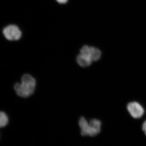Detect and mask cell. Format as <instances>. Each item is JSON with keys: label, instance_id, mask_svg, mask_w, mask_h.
Returning <instances> with one entry per match:
<instances>
[{"label": "cell", "instance_id": "cell-2", "mask_svg": "<svg viewBox=\"0 0 146 146\" xmlns=\"http://www.w3.org/2000/svg\"><path fill=\"white\" fill-rule=\"evenodd\" d=\"M3 34L5 38L9 41H17L21 39L22 32L16 25H9L3 30Z\"/></svg>", "mask_w": 146, "mask_h": 146}, {"label": "cell", "instance_id": "cell-8", "mask_svg": "<svg viewBox=\"0 0 146 146\" xmlns=\"http://www.w3.org/2000/svg\"><path fill=\"white\" fill-rule=\"evenodd\" d=\"M8 122L7 115L3 112H1L0 114V126L4 127L7 125Z\"/></svg>", "mask_w": 146, "mask_h": 146}, {"label": "cell", "instance_id": "cell-9", "mask_svg": "<svg viewBox=\"0 0 146 146\" xmlns=\"http://www.w3.org/2000/svg\"><path fill=\"white\" fill-rule=\"evenodd\" d=\"M58 3L61 4H65L66 3L68 2V0H56Z\"/></svg>", "mask_w": 146, "mask_h": 146}, {"label": "cell", "instance_id": "cell-1", "mask_svg": "<svg viewBox=\"0 0 146 146\" xmlns=\"http://www.w3.org/2000/svg\"><path fill=\"white\" fill-rule=\"evenodd\" d=\"M21 83H16L14 88L19 96L28 98L34 93L36 86V81L31 75L26 74L22 77Z\"/></svg>", "mask_w": 146, "mask_h": 146}, {"label": "cell", "instance_id": "cell-6", "mask_svg": "<svg viewBox=\"0 0 146 146\" xmlns=\"http://www.w3.org/2000/svg\"><path fill=\"white\" fill-rule=\"evenodd\" d=\"M76 60L78 65L83 68L90 66L93 62V60L87 56L80 53L77 56Z\"/></svg>", "mask_w": 146, "mask_h": 146}, {"label": "cell", "instance_id": "cell-4", "mask_svg": "<svg viewBox=\"0 0 146 146\" xmlns=\"http://www.w3.org/2000/svg\"><path fill=\"white\" fill-rule=\"evenodd\" d=\"M127 109L130 115L135 119L142 117L145 112L143 106L136 102L129 103L127 105Z\"/></svg>", "mask_w": 146, "mask_h": 146}, {"label": "cell", "instance_id": "cell-5", "mask_svg": "<svg viewBox=\"0 0 146 146\" xmlns=\"http://www.w3.org/2000/svg\"><path fill=\"white\" fill-rule=\"evenodd\" d=\"M102 123L97 119L90 120L89 123V136L93 137L100 133L101 130Z\"/></svg>", "mask_w": 146, "mask_h": 146}, {"label": "cell", "instance_id": "cell-10", "mask_svg": "<svg viewBox=\"0 0 146 146\" xmlns=\"http://www.w3.org/2000/svg\"><path fill=\"white\" fill-rule=\"evenodd\" d=\"M142 129H143V131L145 134L146 135V120L143 124Z\"/></svg>", "mask_w": 146, "mask_h": 146}, {"label": "cell", "instance_id": "cell-3", "mask_svg": "<svg viewBox=\"0 0 146 146\" xmlns=\"http://www.w3.org/2000/svg\"><path fill=\"white\" fill-rule=\"evenodd\" d=\"M80 53L85 55L94 61H98L100 58L101 52L98 49L95 47L85 45L80 50Z\"/></svg>", "mask_w": 146, "mask_h": 146}, {"label": "cell", "instance_id": "cell-7", "mask_svg": "<svg viewBox=\"0 0 146 146\" xmlns=\"http://www.w3.org/2000/svg\"><path fill=\"white\" fill-rule=\"evenodd\" d=\"M79 125L81 129V133L83 136H89V123L84 117L80 118Z\"/></svg>", "mask_w": 146, "mask_h": 146}]
</instances>
